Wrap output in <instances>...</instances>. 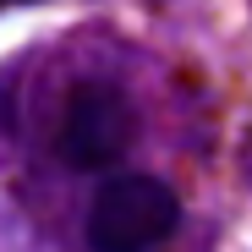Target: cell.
Wrapping results in <instances>:
<instances>
[{
  "mask_svg": "<svg viewBox=\"0 0 252 252\" xmlns=\"http://www.w3.org/2000/svg\"><path fill=\"white\" fill-rule=\"evenodd\" d=\"M181 225V203L159 176H110L88 208V247L94 252H154Z\"/></svg>",
  "mask_w": 252,
  "mask_h": 252,
  "instance_id": "1",
  "label": "cell"
},
{
  "mask_svg": "<svg viewBox=\"0 0 252 252\" xmlns=\"http://www.w3.org/2000/svg\"><path fill=\"white\" fill-rule=\"evenodd\" d=\"M132 137H137V110L115 82L88 77L66 94L61 132H55L66 164H77V170H110L115 159H126Z\"/></svg>",
  "mask_w": 252,
  "mask_h": 252,
  "instance_id": "2",
  "label": "cell"
},
{
  "mask_svg": "<svg viewBox=\"0 0 252 252\" xmlns=\"http://www.w3.org/2000/svg\"><path fill=\"white\" fill-rule=\"evenodd\" d=\"M0 6H11V0H0Z\"/></svg>",
  "mask_w": 252,
  "mask_h": 252,
  "instance_id": "3",
  "label": "cell"
}]
</instances>
